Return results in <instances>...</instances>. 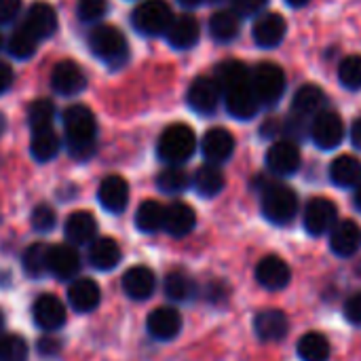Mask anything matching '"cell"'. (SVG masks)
Wrapping results in <instances>:
<instances>
[{"instance_id":"cell-20","label":"cell","mask_w":361,"mask_h":361,"mask_svg":"<svg viewBox=\"0 0 361 361\" xmlns=\"http://www.w3.org/2000/svg\"><path fill=\"white\" fill-rule=\"evenodd\" d=\"M165 36H167V42L173 49L188 51L199 42L201 27H199V21L192 15H180V17H173V21L169 23Z\"/></svg>"},{"instance_id":"cell-33","label":"cell","mask_w":361,"mask_h":361,"mask_svg":"<svg viewBox=\"0 0 361 361\" xmlns=\"http://www.w3.org/2000/svg\"><path fill=\"white\" fill-rule=\"evenodd\" d=\"M59 146H61V144H59V137H57V133L53 131V127L32 131L30 152H32V157H34L38 163H47V161L55 159L57 152H59Z\"/></svg>"},{"instance_id":"cell-4","label":"cell","mask_w":361,"mask_h":361,"mask_svg":"<svg viewBox=\"0 0 361 361\" xmlns=\"http://www.w3.org/2000/svg\"><path fill=\"white\" fill-rule=\"evenodd\" d=\"M298 212V195L286 184H271L262 192V214L273 224H290Z\"/></svg>"},{"instance_id":"cell-38","label":"cell","mask_w":361,"mask_h":361,"mask_svg":"<svg viewBox=\"0 0 361 361\" xmlns=\"http://www.w3.org/2000/svg\"><path fill=\"white\" fill-rule=\"evenodd\" d=\"M38 38L25 27V25H19L13 34H11V38H8V53L13 55V57H17V59H30L34 53H36V49H38Z\"/></svg>"},{"instance_id":"cell-54","label":"cell","mask_w":361,"mask_h":361,"mask_svg":"<svg viewBox=\"0 0 361 361\" xmlns=\"http://www.w3.org/2000/svg\"><path fill=\"white\" fill-rule=\"evenodd\" d=\"M355 205H357V209H361V182L357 184V190H355Z\"/></svg>"},{"instance_id":"cell-23","label":"cell","mask_w":361,"mask_h":361,"mask_svg":"<svg viewBox=\"0 0 361 361\" xmlns=\"http://www.w3.org/2000/svg\"><path fill=\"white\" fill-rule=\"evenodd\" d=\"M290 330L288 317L286 313L277 311V309H269V311H260L254 319V332L260 341L264 343H277L283 341L286 334Z\"/></svg>"},{"instance_id":"cell-12","label":"cell","mask_w":361,"mask_h":361,"mask_svg":"<svg viewBox=\"0 0 361 361\" xmlns=\"http://www.w3.org/2000/svg\"><path fill=\"white\" fill-rule=\"evenodd\" d=\"M224 102H226V110L239 121L254 118L260 108V99L252 87V78H250V82H243L239 87L224 91Z\"/></svg>"},{"instance_id":"cell-3","label":"cell","mask_w":361,"mask_h":361,"mask_svg":"<svg viewBox=\"0 0 361 361\" xmlns=\"http://www.w3.org/2000/svg\"><path fill=\"white\" fill-rule=\"evenodd\" d=\"M195 148H197V135L184 123L169 125L161 133L159 144H157V152H159V157L167 165H182V163H186L195 154Z\"/></svg>"},{"instance_id":"cell-48","label":"cell","mask_w":361,"mask_h":361,"mask_svg":"<svg viewBox=\"0 0 361 361\" xmlns=\"http://www.w3.org/2000/svg\"><path fill=\"white\" fill-rule=\"evenodd\" d=\"M21 8V0H0V23H11Z\"/></svg>"},{"instance_id":"cell-6","label":"cell","mask_w":361,"mask_h":361,"mask_svg":"<svg viewBox=\"0 0 361 361\" xmlns=\"http://www.w3.org/2000/svg\"><path fill=\"white\" fill-rule=\"evenodd\" d=\"M286 72L273 61H262L252 70V87L260 99V106H273L286 91Z\"/></svg>"},{"instance_id":"cell-57","label":"cell","mask_w":361,"mask_h":361,"mask_svg":"<svg viewBox=\"0 0 361 361\" xmlns=\"http://www.w3.org/2000/svg\"><path fill=\"white\" fill-rule=\"evenodd\" d=\"M209 2H222V0H209Z\"/></svg>"},{"instance_id":"cell-55","label":"cell","mask_w":361,"mask_h":361,"mask_svg":"<svg viewBox=\"0 0 361 361\" xmlns=\"http://www.w3.org/2000/svg\"><path fill=\"white\" fill-rule=\"evenodd\" d=\"M4 129H6V118H4V114L0 112V135L4 133Z\"/></svg>"},{"instance_id":"cell-46","label":"cell","mask_w":361,"mask_h":361,"mask_svg":"<svg viewBox=\"0 0 361 361\" xmlns=\"http://www.w3.org/2000/svg\"><path fill=\"white\" fill-rule=\"evenodd\" d=\"M231 2H233V11L239 17H254L269 4V0H231Z\"/></svg>"},{"instance_id":"cell-17","label":"cell","mask_w":361,"mask_h":361,"mask_svg":"<svg viewBox=\"0 0 361 361\" xmlns=\"http://www.w3.org/2000/svg\"><path fill=\"white\" fill-rule=\"evenodd\" d=\"M97 201L99 205L110 212V214H121L125 212L129 203V184L121 176H108L99 182L97 188Z\"/></svg>"},{"instance_id":"cell-32","label":"cell","mask_w":361,"mask_h":361,"mask_svg":"<svg viewBox=\"0 0 361 361\" xmlns=\"http://www.w3.org/2000/svg\"><path fill=\"white\" fill-rule=\"evenodd\" d=\"M241 30V17L231 11H218L209 19V34L218 42H231L239 36Z\"/></svg>"},{"instance_id":"cell-58","label":"cell","mask_w":361,"mask_h":361,"mask_svg":"<svg viewBox=\"0 0 361 361\" xmlns=\"http://www.w3.org/2000/svg\"><path fill=\"white\" fill-rule=\"evenodd\" d=\"M0 47H2V34H0Z\"/></svg>"},{"instance_id":"cell-51","label":"cell","mask_w":361,"mask_h":361,"mask_svg":"<svg viewBox=\"0 0 361 361\" xmlns=\"http://www.w3.org/2000/svg\"><path fill=\"white\" fill-rule=\"evenodd\" d=\"M351 142L357 150H361V116H357L351 125Z\"/></svg>"},{"instance_id":"cell-14","label":"cell","mask_w":361,"mask_h":361,"mask_svg":"<svg viewBox=\"0 0 361 361\" xmlns=\"http://www.w3.org/2000/svg\"><path fill=\"white\" fill-rule=\"evenodd\" d=\"M300 163H302L300 150L292 142L281 140L267 150V167L275 176H292L300 169Z\"/></svg>"},{"instance_id":"cell-24","label":"cell","mask_w":361,"mask_h":361,"mask_svg":"<svg viewBox=\"0 0 361 361\" xmlns=\"http://www.w3.org/2000/svg\"><path fill=\"white\" fill-rule=\"evenodd\" d=\"M63 235L70 245H89L97 235V222L89 212H74L63 224Z\"/></svg>"},{"instance_id":"cell-42","label":"cell","mask_w":361,"mask_h":361,"mask_svg":"<svg viewBox=\"0 0 361 361\" xmlns=\"http://www.w3.org/2000/svg\"><path fill=\"white\" fill-rule=\"evenodd\" d=\"M27 343L17 334L0 336V361H27Z\"/></svg>"},{"instance_id":"cell-26","label":"cell","mask_w":361,"mask_h":361,"mask_svg":"<svg viewBox=\"0 0 361 361\" xmlns=\"http://www.w3.org/2000/svg\"><path fill=\"white\" fill-rule=\"evenodd\" d=\"M157 288V277L148 267H131L123 275V292L131 300H146Z\"/></svg>"},{"instance_id":"cell-25","label":"cell","mask_w":361,"mask_h":361,"mask_svg":"<svg viewBox=\"0 0 361 361\" xmlns=\"http://www.w3.org/2000/svg\"><path fill=\"white\" fill-rule=\"evenodd\" d=\"M102 300L99 286L93 279H74L68 288V302L76 313H91Z\"/></svg>"},{"instance_id":"cell-45","label":"cell","mask_w":361,"mask_h":361,"mask_svg":"<svg viewBox=\"0 0 361 361\" xmlns=\"http://www.w3.org/2000/svg\"><path fill=\"white\" fill-rule=\"evenodd\" d=\"M30 222H32V228L38 231V233H49V231H53V226H55V222H57L55 209H53L51 205H47V203H40V205L34 207Z\"/></svg>"},{"instance_id":"cell-15","label":"cell","mask_w":361,"mask_h":361,"mask_svg":"<svg viewBox=\"0 0 361 361\" xmlns=\"http://www.w3.org/2000/svg\"><path fill=\"white\" fill-rule=\"evenodd\" d=\"M32 313H34L36 326L40 330H47V332H55V330H59L66 324V307L53 294L38 296L34 307H32Z\"/></svg>"},{"instance_id":"cell-1","label":"cell","mask_w":361,"mask_h":361,"mask_svg":"<svg viewBox=\"0 0 361 361\" xmlns=\"http://www.w3.org/2000/svg\"><path fill=\"white\" fill-rule=\"evenodd\" d=\"M63 131H66L68 152L74 159L85 161L93 157L95 140H97V121L87 106L74 104L63 112Z\"/></svg>"},{"instance_id":"cell-40","label":"cell","mask_w":361,"mask_h":361,"mask_svg":"<svg viewBox=\"0 0 361 361\" xmlns=\"http://www.w3.org/2000/svg\"><path fill=\"white\" fill-rule=\"evenodd\" d=\"M47 254H49V245H44V243L30 245L23 252V258H21L25 275H30L34 279H40L42 275H47L49 273L47 271Z\"/></svg>"},{"instance_id":"cell-39","label":"cell","mask_w":361,"mask_h":361,"mask_svg":"<svg viewBox=\"0 0 361 361\" xmlns=\"http://www.w3.org/2000/svg\"><path fill=\"white\" fill-rule=\"evenodd\" d=\"M190 184L188 173L180 167V165H169L165 167L159 176H157V186L159 190L167 192V195H178L184 192Z\"/></svg>"},{"instance_id":"cell-36","label":"cell","mask_w":361,"mask_h":361,"mask_svg":"<svg viewBox=\"0 0 361 361\" xmlns=\"http://www.w3.org/2000/svg\"><path fill=\"white\" fill-rule=\"evenodd\" d=\"M165 224V207L159 201H144L135 212V226L146 233H159Z\"/></svg>"},{"instance_id":"cell-13","label":"cell","mask_w":361,"mask_h":361,"mask_svg":"<svg viewBox=\"0 0 361 361\" xmlns=\"http://www.w3.org/2000/svg\"><path fill=\"white\" fill-rule=\"evenodd\" d=\"M288 34V23L283 19V15L279 13H264L256 19L254 23V30H252V36L256 40L258 47L262 49H273V47H279L283 42Z\"/></svg>"},{"instance_id":"cell-10","label":"cell","mask_w":361,"mask_h":361,"mask_svg":"<svg viewBox=\"0 0 361 361\" xmlns=\"http://www.w3.org/2000/svg\"><path fill=\"white\" fill-rule=\"evenodd\" d=\"M80 269V256L76 252L74 245L70 243H59V245H51L49 254H47V271L59 279V281H68L74 279L76 273Z\"/></svg>"},{"instance_id":"cell-11","label":"cell","mask_w":361,"mask_h":361,"mask_svg":"<svg viewBox=\"0 0 361 361\" xmlns=\"http://www.w3.org/2000/svg\"><path fill=\"white\" fill-rule=\"evenodd\" d=\"M51 87H53L55 93L66 95V97L78 95L87 87V76H85V72L80 70V66L76 61L63 59L51 72Z\"/></svg>"},{"instance_id":"cell-50","label":"cell","mask_w":361,"mask_h":361,"mask_svg":"<svg viewBox=\"0 0 361 361\" xmlns=\"http://www.w3.org/2000/svg\"><path fill=\"white\" fill-rule=\"evenodd\" d=\"M11 82H13V70L8 63L0 61V95L11 87Z\"/></svg>"},{"instance_id":"cell-34","label":"cell","mask_w":361,"mask_h":361,"mask_svg":"<svg viewBox=\"0 0 361 361\" xmlns=\"http://www.w3.org/2000/svg\"><path fill=\"white\" fill-rule=\"evenodd\" d=\"M250 78H252V70L243 61H237V59L222 61L216 68V82L220 85L222 93L233 87H239L243 82H250Z\"/></svg>"},{"instance_id":"cell-5","label":"cell","mask_w":361,"mask_h":361,"mask_svg":"<svg viewBox=\"0 0 361 361\" xmlns=\"http://www.w3.org/2000/svg\"><path fill=\"white\" fill-rule=\"evenodd\" d=\"M171 21H173V13L167 0H144L131 13L133 27L144 36L165 34Z\"/></svg>"},{"instance_id":"cell-30","label":"cell","mask_w":361,"mask_h":361,"mask_svg":"<svg viewBox=\"0 0 361 361\" xmlns=\"http://www.w3.org/2000/svg\"><path fill=\"white\" fill-rule=\"evenodd\" d=\"M330 180L338 188H353L361 182V163L360 159L351 154H341L330 165Z\"/></svg>"},{"instance_id":"cell-52","label":"cell","mask_w":361,"mask_h":361,"mask_svg":"<svg viewBox=\"0 0 361 361\" xmlns=\"http://www.w3.org/2000/svg\"><path fill=\"white\" fill-rule=\"evenodd\" d=\"M182 6H186V8H197V6H201L205 0H178Z\"/></svg>"},{"instance_id":"cell-19","label":"cell","mask_w":361,"mask_h":361,"mask_svg":"<svg viewBox=\"0 0 361 361\" xmlns=\"http://www.w3.org/2000/svg\"><path fill=\"white\" fill-rule=\"evenodd\" d=\"M146 330L157 341H173L182 330V315L171 307H159L148 315Z\"/></svg>"},{"instance_id":"cell-8","label":"cell","mask_w":361,"mask_h":361,"mask_svg":"<svg viewBox=\"0 0 361 361\" xmlns=\"http://www.w3.org/2000/svg\"><path fill=\"white\" fill-rule=\"evenodd\" d=\"M338 222V209L334 201L326 197H315L307 203L305 209V228L309 235L319 237L332 231V226Z\"/></svg>"},{"instance_id":"cell-49","label":"cell","mask_w":361,"mask_h":361,"mask_svg":"<svg viewBox=\"0 0 361 361\" xmlns=\"http://www.w3.org/2000/svg\"><path fill=\"white\" fill-rule=\"evenodd\" d=\"M59 345H61L59 341H55L51 336H44V338L38 341V351L42 355H55V353H59Z\"/></svg>"},{"instance_id":"cell-16","label":"cell","mask_w":361,"mask_h":361,"mask_svg":"<svg viewBox=\"0 0 361 361\" xmlns=\"http://www.w3.org/2000/svg\"><path fill=\"white\" fill-rule=\"evenodd\" d=\"M256 279L264 290L277 292L283 290L290 279H292V271L288 267V262L279 256H264L258 267H256Z\"/></svg>"},{"instance_id":"cell-53","label":"cell","mask_w":361,"mask_h":361,"mask_svg":"<svg viewBox=\"0 0 361 361\" xmlns=\"http://www.w3.org/2000/svg\"><path fill=\"white\" fill-rule=\"evenodd\" d=\"M286 2H288L290 6H296V8H298V6H305V4H309V0H286Z\"/></svg>"},{"instance_id":"cell-31","label":"cell","mask_w":361,"mask_h":361,"mask_svg":"<svg viewBox=\"0 0 361 361\" xmlns=\"http://www.w3.org/2000/svg\"><path fill=\"white\" fill-rule=\"evenodd\" d=\"M224 184H226L224 173H222V169H220L218 165H214V163H207V165L199 167L197 173H195V178H192L195 190H197L201 197H205V199H212V197L220 195V192L224 190Z\"/></svg>"},{"instance_id":"cell-41","label":"cell","mask_w":361,"mask_h":361,"mask_svg":"<svg viewBox=\"0 0 361 361\" xmlns=\"http://www.w3.org/2000/svg\"><path fill=\"white\" fill-rule=\"evenodd\" d=\"M53 118H55V106L51 99H36L30 104L27 108V125L32 131H38V129H47L53 125Z\"/></svg>"},{"instance_id":"cell-28","label":"cell","mask_w":361,"mask_h":361,"mask_svg":"<svg viewBox=\"0 0 361 361\" xmlns=\"http://www.w3.org/2000/svg\"><path fill=\"white\" fill-rule=\"evenodd\" d=\"M121 247L110 237H95L89 243V264L97 271H112L121 262Z\"/></svg>"},{"instance_id":"cell-27","label":"cell","mask_w":361,"mask_h":361,"mask_svg":"<svg viewBox=\"0 0 361 361\" xmlns=\"http://www.w3.org/2000/svg\"><path fill=\"white\" fill-rule=\"evenodd\" d=\"M197 224V214L188 203L176 201L169 207H165V224L163 228L171 235V237H186L192 233Z\"/></svg>"},{"instance_id":"cell-21","label":"cell","mask_w":361,"mask_h":361,"mask_svg":"<svg viewBox=\"0 0 361 361\" xmlns=\"http://www.w3.org/2000/svg\"><path fill=\"white\" fill-rule=\"evenodd\" d=\"M21 25H25L38 40H44L57 32V13L47 2H34L27 8Z\"/></svg>"},{"instance_id":"cell-18","label":"cell","mask_w":361,"mask_h":361,"mask_svg":"<svg viewBox=\"0 0 361 361\" xmlns=\"http://www.w3.org/2000/svg\"><path fill=\"white\" fill-rule=\"evenodd\" d=\"M201 150H203V157L214 163V165H220L224 161H228L235 152V137L228 129L224 127H214L209 129L205 135H203V142H201Z\"/></svg>"},{"instance_id":"cell-43","label":"cell","mask_w":361,"mask_h":361,"mask_svg":"<svg viewBox=\"0 0 361 361\" xmlns=\"http://www.w3.org/2000/svg\"><path fill=\"white\" fill-rule=\"evenodd\" d=\"M338 78L343 87L357 91L361 89V55H347L338 66Z\"/></svg>"},{"instance_id":"cell-37","label":"cell","mask_w":361,"mask_h":361,"mask_svg":"<svg viewBox=\"0 0 361 361\" xmlns=\"http://www.w3.org/2000/svg\"><path fill=\"white\" fill-rule=\"evenodd\" d=\"M197 294V286L195 281L182 273V271H171L167 277H165V296L169 300H176V302H186L190 298H195Z\"/></svg>"},{"instance_id":"cell-56","label":"cell","mask_w":361,"mask_h":361,"mask_svg":"<svg viewBox=\"0 0 361 361\" xmlns=\"http://www.w3.org/2000/svg\"><path fill=\"white\" fill-rule=\"evenodd\" d=\"M2 326H4V313L0 311V330H2Z\"/></svg>"},{"instance_id":"cell-47","label":"cell","mask_w":361,"mask_h":361,"mask_svg":"<svg viewBox=\"0 0 361 361\" xmlns=\"http://www.w3.org/2000/svg\"><path fill=\"white\" fill-rule=\"evenodd\" d=\"M345 317H347L349 324L361 328V292L347 298V302H345Z\"/></svg>"},{"instance_id":"cell-9","label":"cell","mask_w":361,"mask_h":361,"mask_svg":"<svg viewBox=\"0 0 361 361\" xmlns=\"http://www.w3.org/2000/svg\"><path fill=\"white\" fill-rule=\"evenodd\" d=\"M220 97H222V89L216 82V78L209 76L195 78L186 93V102L197 114H214L218 110Z\"/></svg>"},{"instance_id":"cell-2","label":"cell","mask_w":361,"mask_h":361,"mask_svg":"<svg viewBox=\"0 0 361 361\" xmlns=\"http://www.w3.org/2000/svg\"><path fill=\"white\" fill-rule=\"evenodd\" d=\"M89 49L91 53L108 63L110 68H121L129 57V44L125 34L114 25H97L89 34Z\"/></svg>"},{"instance_id":"cell-7","label":"cell","mask_w":361,"mask_h":361,"mask_svg":"<svg viewBox=\"0 0 361 361\" xmlns=\"http://www.w3.org/2000/svg\"><path fill=\"white\" fill-rule=\"evenodd\" d=\"M309 133H311L313 142L319 148L332 150V148H336L345 140V125H343V118L336 112L322 110L319 114L313 116V123L309 127Z\"/></svg>"},{"instance_id":"cell-35","label":"cell","mask_w":361,"mask_h":361,"mask_svg":"<svg viewBox=\"0 0 361 361\" xmlns=\"http://www.w3.org/2000/svg\"><path fill=\"white\" fill-rule=\"evenodd\" d=\"M332 355V347L328 338L319 332H307L298 341V357L302 361H328Z\"/></svg>"},{"instance_id":"cell-22","label":"cell","mask_w":361,"mask_h":361,"mask_svg":"<svg viewBox=\"0 0 361 361\" xmlns=\"http://www.w3.org/2000/svg\"><path fill=\"white\" fill-rule=\"evenodd\" d=\"M361 245V231L353 220H338L330 231V247L336 256L349 258Z\"/></svg>"},{"instance_id":"cell-44","label":"cell","mask_w":361,"mask_h":361,"mask_svg":"<svg viewBox=\"0 0 361 361\" xmlns=\"http://www.w3.org/2000/svg\"><path fill=\"white\" fill-rule=\"evenodd\" d=\"M76 13L80 21H87V23L102 21L104 15L108 13V0H78Z\"/></svg>"},{"instance_id":"cell-29","label":"cell","mask_w":361,"mask_h":361,"mask_svg":"<svg viewBox=\"0 0 361 361\" xmlns=\"http://www.w3.org/2000/svg\"><path fill=\"white\" fill-rule=\"evenodd\" d=\"M324 104H326V93L322 87L317 85H302L294 99H292V112L296 116H302V118H311L315 114H319L324 110Z\"/></svg>"}]
</instances>
